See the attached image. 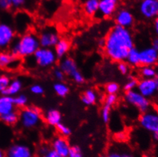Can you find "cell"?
I'll return each mask as SVG.
<instances>
[{
    "instance_id": "cell-1",
    "label": "cell",
    "mask_w": 158,
    "mask_h": 157,
    "mask_svg": "<svg viewBox=\"0 0 158 157\" xmlns=\"http://www.w3.org/2000/svg\"><path fill=\"white\" fill-rule=\"evenodd\" d=\"M106 55L114 62H124L130 50L135 47L133 34L130 29L115 25L108 32L103 44Z\"/></svg>"
},
{
    "instance_id": "cell-2",
    "label": "cell",
    "mask_w": 158,
    "mask_h": 157,
    "mask_svg": "<svg viewBox=\"0 0 158 157\" xmlns=\"http://www.w3.org/2000/svg\"><path fill=\"white\" fill-rule=\"evenodd\" d=\"M40 47L38 37L32 32L21 36L11 47L10 53L15 57H28L34 56Z\"/></svg>"
},
{
    "instance_id": "cell-3",
    "label": "cell",
    "mask_w": 158,
    "mask_h": 157,
    "mask_svg": "<svg viewBox=\"0 0 158 157\" xmlns=\"http://www.w3.org/2000/svg\"><path fill=\"white\" fill-rule=\"evenodd\" d=\"M19 120L24 127L31 129L39 125L41 123V111L35 107H27L21 111Z\"/></svg>"
},
{
    "instance_id": "cell-4",
    "label": "cell",
    "mask_w": 158,
    "mask_h": 157,
    "mask_svg": "<svg viewBox=\"0 0 158 157\" xmlns=\"http://www.w3.org/2000/svg\"><path fill=\"white\" fill-rule=\"evenodd\" d=\"M140 126L150 133H154L158 131V111L154 108H150L141 114L138 119Z\"/></svg>"
},
{
    "instance_id": "cell-5",
    "label": "cell",
    "mask_w": 158,
    "mask_h": 157,
    "mask_svg": "<svg viewBox=\"0 0 158 157\" xmlns=\"http://www.w3.org/2000/svg\"><path fill=\"white\" fill-rule=\"evenodd\" d=\"M125 99L128 104L135 107L141 113H144L151 108V102H150L149 99L140 94L137 90L126 92Z\"/></svg>"
},
{
    "instance_id": "cell-6",
    "label": "cell",
    "mask_w": 158,
    "mask_h": 157,
    "mask_svg": "<svg viewBox=\"0 0 158 157\" xmlns=\"http://www.w3.org/2000/svg\"><path fill=\"white\" fill-rule=\"evenodd\" d=\"M34 58L37 65L44 68L54 65L57 57L54 50L50 48L40 47L34 54Z\"/></svg>"
},
{
    "instance_id": "cell-7",
    "label": "cell",
    "mask_w": 158,
    "mask_h": 157,
    "mask_svg": "<svg viewBox=\"0 0 158 157\" xmlns=\"http://www.w3.org/2000/svg\"><path fill=\"white\" fill-rule=\"evenodd\" d=\"M138 11L145 19H155L158 16V0H143L139 3Z\"/></svg>"
},
{
    "instance_id": "cell-8",
    "label": "cell",
    "mask_w": 158,
    "mask_h": 157,
    "mask_svg": "<svg viewBox=\"0 0 158 157\" xmlns=\"http://www.w3.org/2000/svg\"><path fill=\"white\" fill-rule=\"evenodd\" d=\"M38 39H39L40 47L51 49L52 47H55L60 38L54 30L46 29L44 30L40 34Z\"/></svg>"
},
{
    "instance_id": "cell-9",
    "label": "cell",
    "mask_w": 158,
    "mask_h": 157,
    "mask_svg": "<svg viewBox=\"0 0 158 157\" xmlns=\"http://www.w3.org/2000/svg\"><path fill=\"white\" fill-rule=\"evenodd\" d=\"M137 91L147 99L153 97L157 92V85L154 78H142L138 82Z\"/></svg>"
},
{
    "instance_id": "cell-10",
    "label": "cell",
    "mask_w": 158,
    "mask_h": 157,
    "mask_svg": "<svg viewBox=\"0 0 158 157\" xmlns=\"http://www.w3.org/2000/svg\"><path fill=\"white\" fill-rule=\"evenodd\" d=\"M15 38V31L9 24L0 23V50L8 47Z\"/></svg>"
},
{
    "instance_id": "cell-11",
    "label": "cell",
    "mask_w": 158,
    "mask_h": 157,
    "mask_svg": "<svg viewBox=\"0 0 158 157\" xmlns=\"http://www.w3.org/2000/svg\"><path fill=\"white\" fill-rule=\"evenodd\" d=\"M115 21L118 26L129 29L135 23V17L130 10L121 9L115 12Z\"/></svg>"
},
{
    "instance_id": "cell-12",
    "label": "cell",
    "mask_w": 158,
    "mask_h": 157,
    "mask_svg": "<svg viewBox=\"0 0 158 157\" xmlns=\"http://www.w3.org/2000/svg\"><path fill=\"white\" fill-rule=\"evenodd\" d=\"M158 63V51L152 47H148L140 50V65L153 66Z\"/></svg>"
},
{
    "instance_id": "cell-13",
    "label": "cell",
    "mask_w": 158,
    "mask_h": 157,
    "mask_svg": "<svg viewBox=\"0 0 158 157\" xmlns=\"http://www.w3.org/2000/svg\"><path fill=\"white\" fill-rule=\"evenodd\" d=\"M6 157H33V150L24 143H16L11 146L7 150Z\"/></svg>"
},
{
    "instance_id": "cell-14",
    "label": "cell",
    "mask_w": 158,
    "mask_h": 157,
    "mask_svg": "<svg viewBox=\"0 0 158 157\" xmlns=\"http://www.w3.org/2000/svg\"><path fill=\"white\" fill-rule=\"evenodd\" d=\"M117 8L118 2L116 0H100L98 13L102 17H111L117 12Z\"/></svg>"
},
{
    "instance_id": "cell-15",
    "label": "cell",
    "mask_w": 158,
    "mask_h": 157,
    "mask_svg": "<svg viewBox=\"0 0 158 157\" xmlns=\"http://www.w3.org/2000/svg\"><path fill=\"white\" fill-rule=\"evenodd\" d=\"M70 148L71 147L67 139L61 136L54 138L52 142V150L62 157H68Z\"/></svg>"
},
{
    "instance_id": "cell-16",
    "label": "cell",
    "mask_w": 158,
    "mask_h": 157,
    "mask_svg": "<svg viewBox=\"0 0 158 157\" xmlns=\"http://www.w3.org/2000/svg\"><path fill=\"white\" fill-rule=\"evenodd\" d=\"M60 69L64 72V73L67 76H70L72 77L77 71L78 68L74 60L70 57H66L61 60L60 63Z\"/></svg>"
},
{
    "instance_id": "cell-17",
    "label": "cell",
    "mask_w": 158,
    "mask_h": 157,
    "mask_svg": "<svg viewBox=\"0 0 158 157\" xmlns=\"http://www.w3.org/2000/svg\"><path fill=\"white\" fill-rule=\"evenodd\" d=\"M15 107L13 97L7 95L0 96V116L14 111Z\"/></svg>"
},
{
    "instance_id": "cell-18",
    "label": "cell",
    "mask_w": 158,
    "mask_h": 157,
    "mask_svg": "<svg viewBox=\"0 0 158 157\" xmlns=\"http://www.w3.org/2000/svg\"><path fill=\"white\" fill-rule=\"evenodd\" d=\"M44 120L49 125L57 127L61 123L62 115L57 109H50L45 114Z\"/></svg>"
},
{
    "instance_id": "cell-19",
    "label": "cell",
    "mask_w": 158,
    "mask_h": 157,
    "mask_svg": "<svg viewBox=\"0 0 158 157\" xmlns=\"http://www.w3.org/2000/svg\"><path fill=\"white\" fill-rule=\"evenodd\" d=\"M18 57H15L10 52H0V69L9 68L17 65Z\"/></svg>"
},
{
    "instance_id": "cell-20",
    "label": "cell",
    "mask_w": 158,
    "mask_h": 157,
    "mask_svg": "<svg viewBox=\"0 0 158 157\" xmlns=\"http://www.w3.org/2000/svg\"><path fill=\"white\" fill-rule=\"evenodd\" d=\"M70 45L69 41L63 38V39H60L57 44H56L54 51L57 58H64L70 50Z\"/></svg>"
},
{
    "instance_id": "cell-21",
    "label": "cell",
    "mask_w": 158,
    "mask_h": 157,
    "mask_svg": "<svg viewBox=\"0 0 158 157\" xmlns=\"http://www.w3.org/2000/svg\"><path fill=\"white\" fill-rule=\"evenodd\" d=\"M22 89V83L19 79H13L11 81L9 87L2 92V95H7L12 97L17 95L21 92Z\"/></svg>"
},
{
    "instance_id": "cell-22",
    "label": "cell",
    "mask_w": 158,
    "mask_h": 157,
    "mask_svg": "<svg viewBox=\"0 0 158 157\" xmlns=\"http://www.w3.org/2000/svg\"><path fill=\"white\" fill-rule=\"evenodd\" d=\"M98 99L97 93L93 89H87L81 97V101L85 105H93L96 102Z\"/></svg>"
},
{
    "instance_id": "cell-23",
    "label": "cell",
    "mask_w": 158,
    "mask_h": 157,
    "mask_svg": "<svg viewBox=\"0 0 158 157\" xmlns=\"http://www.w3.org/2000/svg\"><path fill=\"white\" fill-rule=\"evenodd\" d=\"M99 2L98 0H87L83 5L84 12L86 15L93 16L98 13L99 10Z\"/></svg>"
},
{
    "instance_id": "cell-24",
    "label": "cell",
    "mask_w": 158,
    "mask_h": 157,
    "mask_svg": "<svg viewBox=\"0 0 158 157\" xmlns=\"http://www.w3.org/2000/svg\"><path fill=\"white\" fill-rule=\"evenodd\" d=\"M0 120L7 125H14L19 121V114L14 111L8 113L6 115H1Z\"/></svg>"
},
{
    "instance_id": "cell-25",
    "label": "cell",
    "mask_w": 158,
    "mask_h": 157,
    "mask_svg": "<svg viewBox=\"0 0 158 157\" xmlns=\"http://www.w3.org/2000/svg\"><path fill=\"white\" fill-rule=\"evenodd\" d=\"M126 60L131 66L140 65V50L136 47H133L128 52Z\"/></svg>"
},
{
    "instance_id": "cell-26",
    "label": "cell",
    "mask_w": 158,
    "mask_h": 157,
    "mask_svg": "<svg viewBox=\"0 0 158 157\" xmlns=\"http://www.w3.org/2000/svg\"><path fill=\"white\" fill-rule=\"evenodd\" d=\"M54 90L60 97H65L70 92L68 86L63 82H58L54 85Z\"/></svg>"
},
{
    "instance_id": "cell-27",
    "label": "cell",
    "mask_w": 158,
    "mask_h": 157,
    "mask_svg": "<svg viewBox=\"0 0 158 157\" xmlns=\"http://www.w3.org/2000/svg\"><path fill=\"white\" fill-rule=\"evenodd\" d=\"M140 73L143 78H155L157 77V70L154 66H142Z\"/></svg>"
},
{
    "instance_id": "cell-28",
    "label": "cell",
    "mask_w": 158,
    "mask_h": 157,
    "mask_svg": "<svg viewBox=\"0 0 158 157\" xmlns=\"http://www.w3.org/2000/svg\"><path fill=\"white\" fill-rule=\"evenodd\" d=\"M13 102L15 106L23 108L28 103V98L26 95L23 94L17 95L15 97L13 98Z\"/></svg>"
},
{
    "instance_id": "cell-29",
    "label": "cell",
    "mask_w": 158,
    "mask_h": 157,
    "mask_svg": "<svg viewBox=\"0 0 158 157\" xmlns=\"http://www.w3.org/2000/svg\"><path fill=\"white\" fill-rule=\"evenodd\" d=\"M111 111H112V107L109 106V105H104V106H103L101 111L102 119L103 122L104 123H108L110 121Z\"/></svg>"
},
{
    "instance_id": "cell-30",
    "label": "cell",
    "mask_w": 158,
    "mask_h": 157,
    "mask_svg": "<svg viewBox=\"0 0 158 157\" xmlns=\"http://www.w3.org/2000/svg\"><path fill=\"white\" fill-rule=\"evenodd\" d=\"M57 127V130L60 134L61 135V137H68L71 134V129H70L69 127H67L66 124H63V123H60L56 127Z\"/></svg>"
},
{
    "instance_id": "cell-31",
    "label": "cell",
    "mask_w": 158,
    "mask_h": 157,
    "mask_svg": "<svg viewBox=\"0 0 158 157\" xmlns=\"http://www.w3.org/2000/svg\"><path fill=\"white\" fill-rule=\"evenodd\" d=\"M106 91L108 95H116L119 91V85L114 82L109 83L106 86Z\"/></svg>"
},
{
    "instance_id": "cell-32",
    "label": "cell",
    "mask_w": 158,
    "mask_h": 157,
    "mask_svg": "<svg viewBox=\"0 0 158 157\" xmlns=\"http://www.w3.org/2000/svg\"><path fill=\"white\" fill-rule=\"evenodd\" d=\"M11 79L9 76H6V75L0 76V92L1 93H2L9 87Z\"/></svg>"
},
{
    "instance_id": "cell-33",
    "label": "cell",
    "mask_w": 158,
    "mask_h": 157,
    "mask_svg": "<svg viewBox=\"0 0 158 157\" xmlns=\"http://www.w3.org/2000/svg\"><path fill=\"white\" fill-rule=\"evenodd\" d=\"M138 80L135 79V78H130L128 79V81L126 82V83L124 86V89H125L126 92H129V91L135 90V89L138 86Z\"/></svg>"
},
{
    "instance_id": "cell-34",
    "label": "cell",
    "mask_w": 158,
    "mask_h": 157,
    "mask_svg": "<svg viewBox=\"0 0 158 157\" xmlns=\"http://www.w3.org/2000/svg\"><path fill=\"white\" fill-rule=\"evenodd\" d=\"M68 157H83L81 148L78 146L71 147Z\"/></svg>"
},
{
    "instance_id": "cell-35",
    "label": "cell",
    "mask_w": 158,
    "mask_h": 157,
    "mask_svg": "<svg viewBox=\"0 0 158 157\" xmlns=\"http://www.w3.org/2000/svg\"><path fill=\"white\" fill-rule=\"evenodd\" d=\"M117 102V96L116 95H108L105 99V105L112 107Z\"/></svg>"
},
{
    "instance_id": "cell-36",
    "label": "cell",
    "mask_w": 158,
    "mask_h": 157,
    "mask_svg": "<svg viewBox=\"0 0 158 157\" xmlns=\"http://www.w3.org/2000/svg\"><path fill=\"white\" fill-rule=\"evenodd\" d=\"M31 92H32L33 94L37 95H42L44 92V89L41 85H38V84H35L33 86H31V89H30Z\"/></svg>"
},
{
    "instance_id": "cell-37",
    "label": "cell",
    "mask_w": 158,
    "mask_h": 157,
    "mask_svg": "<svg viewBox=\"0 0 158 157\" xmlns=\"http://www.w3.org/2000/svg\"><path fill=\"white\" fill-rule=\"evenodd\" d=\"M118 70L122 75H126L129 71V66L125 61L120 62L118 64Z\"/></svg>"
},
{
    "instance_id": "cell-38",
    "label": "cell",
    "mask_w": 158,
    "mask_h": 157,
    "mask_svg": "<svg viewBox=\"0 0 158 157\" xmlns=\"http://www.w3.org/2000/svg\"><path fill=\"white\" fill-rule=\"evenodd\" d=\"M12 8L11 0H0V10L8 11Z\"/></svg>"
},
{
    "instance_id": "cell-39",
    "label": "cell",
    "mask_w": 158,
    "mask_h": 157,
    "mask_svg": "<svg viewBox=\"0 0 158 157\" xmlns=\"http://www.w3.org/2000/svg\"><path fill=\"white\" fill-rule=\"evenodd\" d=\"M72 78H73V79L76 82V83H79V84H80V83H83V82H84V76H83V74H82V73H80L79 70L75 73V74L73 75V76H72Z\"/></svg>"
},
{
    "instance_id": "cell-40",
    "label": "cell",
    "mask_w": 158,
    "mask_h": 157,
    "mask_svg": "<svg viewBox=\"0 0 158 157\" xmlns=\"http://www.w3.org/2000/svg\"><path fill=\"white\" fill-rule=\"evenodd\" d=\"M54 77L60 82L63 81V80L64 79V78H65V74H64V72H63L60 69H57V70H54Z\"/></svg>"
},
{
    "instance_id": "cell-41",
    "label": "cell",
    "mask_w": 158,
    "mask_h": 157,
    "mask_svg": "<svg viewBox=\"0 0 158 157\" xmlns=\"http://www.w3.org/2000/svg\"><path fill=\"white\" fill-rule=\"evenodd\" d=\"M12 2V8L20 9L25 5V0H11Z\"/></svg>"
},
{
    "instance_id": "cell-42",
    "label": "cell",
    "mask_w": 158,
    "mask_h": 157,
    "mask_svg": "<svg viewBox=\"0 0 158 157\" xmlns=\"http://www.w3.org/2000/svg\"><path fill=\"white\" fill-rule=\"evenodd\" d=\"M41 157H62L60 155H58L54 150H53L52 149H49L44 154H43Z\"/></svg>"
},
{
    "instance_id": "cell-43",
    "label": "cell",
    "mask_w": 158,
    "mask_h": 157,
    "mask_svg": "<svg viewBox=\"0 0 158 157\" xmlns=\"http://www.w3.org/2000/svg\"><path fill=\"white\" fill-rule=\"evenodd\" d=\"M115 139L118 141L123 142L127 139V135L125 132H118L115 134Z\"/></svg>"
},
{
    "instance_id": "cell-44",
    "label": "cell",
    "mask_w": 158,
    "mask_h": 157,
    "mask_svg": "<svg viewBox=\"0 0 158 157\" xmlns=\"http://www.w3.org/2000/svg\"><path fill=\"white\" fill-rule=\"evenodd\" d=\"M106 157H123V156H122V153H119V152L111 151Z\"/></svg>"
},
{
    "instance_id": "cell-45",
    "label": "cell",
    "mask_w": 158,
    "mask_h": 157,
    "mask_svg": "<svg viewBox=\"0 0 158 157\" xmlns=\"http://www.w3.org/2000/svg\"><path fill=\"white\" fill-rule=\"evenodd\" d=\"M151 47L158 51V37H156V38L153 39L152 43H151Z\"/></svg>"
},
{
    "instance_id": "cell-46",
    "label": "cell",
    "mask_w": 158,
    "mask_h": 157,
    "mask_svg": "<svg viewBox=\"0 0 158 157\" xmlns=\"http://www.w3.org/2000/svg\"><path fill=\"white\" fill-rule=\"evenodd\" d=\"M154 31L157 37H158V16L154 20Z\"/></svg>"
},
{
    "instance_id": "cell-47",
    "label": "cell",
    "mask_w": 158,
    "mask_h": 157,
    "mask_svg": "<svg viewBox=\"0 0 158 157\" xmlns=\"http://www.w3.org/2000/svg\"><path fill=\"white\" fill-rule=\"evenodd\" d=\"M153 139H154V140H155L156 142H158V131H156V132L153 133Z\"/></svg>"
},
{
    "instance_id": "cell-48",
    "label": "cell",
    "mask_w": 158,
    "mask_h": 157,
    "mask_svg": "<svg viewBox=\"0 0 158 157\" xmlns=\"http://www.w3.org/2000/svg\"><path fill=\"white\" fill-rule=\"evenodd\" d=\"M122 156L123 157H135V155H133L132 153H122Z\"/></svg>"
},
{
    "instance_id": "cell-49",
    "label": "cell",
    "mask_w": 158,
    "mask_h": 157,
    "mask_svg": "<svg viewBox=\"0 0 158 157\" xmlns=\"http://www.w3.org/2000/svg\"><path fill=\"white\" fill-rule=\"evenodd\" d=\"M0 157H6V153L0 149Z\"/></svg>"
},
{
    "instance_id": "cell-50",
    "label": "cell",
    "mask_w": 158,
    "mask_h": 157,
    "mask_svg": "<svg viewBox=\"0 0 158 157\" xmlns=\"http://www.w3.org/2000/svg\"><path fill=\"white\" fill-rule=\"evenodd\" d=\"M155 82H156V85H157V91H158V76H157V77H156L155 78Z\"/></svg>"
},
{
    "instance_id": "cell-51",
    "label": "cell",
    "mask_w": 158,
    "mask_h": 157,
    "mask_svg": "<svg viewBox=\"0 0 158 157\" xmlns=\"http://www.w3.org/2000/svg\"><path fill=\"white\" fill-rule=\"evenodd\" d=\"M144 157H154V156H151V155H147V156H145Z\"/></svg>"
},
{
    "instance_id": "cell-52",
    "label": "cell",
    "mask_w": 158,
    "mask_h": 157,
    "mask_svg": "<svg viewBox=\"0 0 158 157\" xmlns=\"http://www.w3.org/2000/svg\"><path fill=\"white\" fill-rule=\"evenodd\" d=\"M102 157H106V156H102Z\"/></svg>"
}]
</instances>
